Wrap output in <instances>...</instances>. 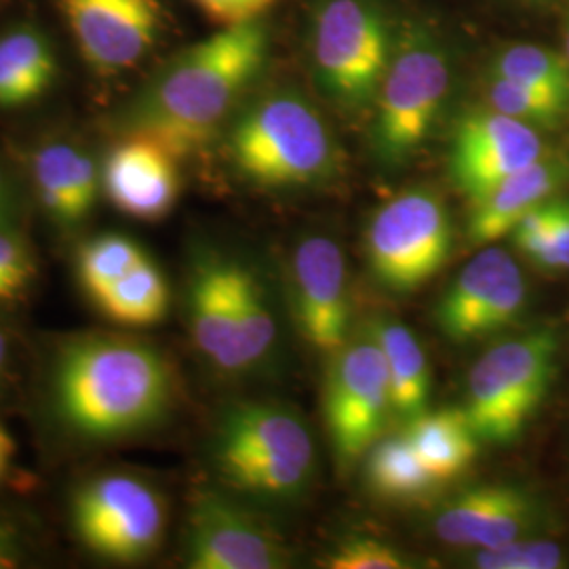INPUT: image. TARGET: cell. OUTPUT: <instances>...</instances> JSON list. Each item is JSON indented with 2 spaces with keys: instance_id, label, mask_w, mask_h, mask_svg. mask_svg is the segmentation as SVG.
Instances as JSON below:
<instances>
[{
  "instance_id": "1",
  "label": "cell",
  "mask_w": 569,
  "mask_h": 569,
  "mask_svg": "<svg viewBox=\"0 0 569 569\" xmlns=\"http://www.w3.org/2000/svg\"><path fill=\"white\" fill-rule=\"evenodd\" d=\"M268 34L260 21L224 26L159 70L114 114L119 136H142L178 159L218 133L244 89L262 72Z\"/></svg>"
},
{
  "instance_id": "2",
  "label": "cell",
  "mask_w": 569,
  "mask_h": 569,
  "mask_svg": "<svg viewBox=\"0 0 569 569\" xmlns=\"http://www.w3.org/2000/svg\"><path fill=\"white\" fill-rule=\"evenodd\" d=\"M176 399L167 357L142 340L84 333L61 345L51 401L61 427L82 441H119L159 427Z\"/></svg>"
},
{
  "instance_id": "3",
  "label": "cell",
  "mask_w": 569,
  "mask_h": 569,
  "mask_svg": "<svg viewBox=\"0 0 569 569\" xmlns=\"http://www.w3.org/2000/svg\"><path fill=\"white\" fill-rule=\"evenodd\" d=\"M216 462L226 481L266 500L305 491L315 470V443L302 418L272 401L228 407L216 430Z\"/></svg>"
},
{
  "instance_id": "4",
  "label": "cell",
  "mask_w": 569,
  "mask_h": 569,
  "mask_svg": "<svg viewBox=\"0 0 569 569\" xmlns=\"http://www.w3.org/2000/svg\"><path fill=\"white\" fill-rule=\"evenodd\" d=\"M230 157L247 180L266 188L321 182L336 167V146L321 114L298 93L251 103L230 131Z\"/></svg>"
},
{
  "instance_id": "5",
  "label": "cell",
  "mask_w": 569,
  "mask_h": 569,
  "mask_svg": "<svg viewBox=\"0 0 569 569\" xmlns=\"http://www.w3.org/2000/svg\"><path fill=\"white\" fill-rule=\"evenodd\" d=\"M559 340L531 331L489 348L468 373L467 413L481 443L507 446L528 425L557 371Z\"/></svg>"
},
{
  "instance_id": "6",
  "label": "cell",
  "mask_w": 569,
  "mask_h": 569,
  "mask_svg": "<svg viewBox=\"0 0 569 569\" xmlns=\"http://www.w3.org/2000/svg\"><path fill=\"white\" fill-rule=\"evenodd\" d=\"M70 519L84 549L112 563H140L161 549L167 507L140 477L103 472L74 491Z\"/></svg>"
},
{
  "instance_id": "7",
  "label": "cell",
  "mask_w": 569,
  "mask_h": 569,
  "mask_svg": "<svg viewBox=\"0 0 569 569\" xmlns=\"http://www.w3.org/2000/svg\"><path fill=\"white\" fill-rule=\"evenodd\" d=\"M449 66L427 32H409L399 42L378 91L373 143L380 161L403 163L427 142L446 103Z\"/></svg>"
},
{
  "instance_id": "8",
  "label": "cell",
  "mask_w": 569,
  "mask_h": 569,
  "mask_svg": "<svg viewBox=\"0 0 569 569\" xmlns=\"http://www.w3.org/2000/svg\"><path fill=\"white\" fill-rule=\"evenodd\" d=\"M453 228L446 203L430 190L388 201L367 228V264L388 291L411 293L448 264Z\"/></svg>"
},
{
  "instance_id": "9",
  "label": "cell",
  "mask_w": 569,
  "mask_h": 569,
  "mask_svg": "<svg viewBox=\"0 0 569 569\" xmlns=\"http://www.w3.org/2000/svg\"><path fill=\"white\" fill-rule=\"evenodd\" d=\"M392 53L387 21L366 0H329L315 18V68L336 102L359 108L378 98Z\"/></svg>"
},
{
  "instance_id": "10",
  "label": "cell",
  "mask_w": 569,
  "mask_h": 569,
  "mask_svg": "<svg viewBox=\"0 0 569 569\" xmlns=\"http://www.w3.org/2000/svg\"><path fill=\"white\" fill-rule=\"evenodd\" d=\"M329 359L327 430L336 458L350 465L380 441L392 413L387 361L371 326L357 336L350 333L348 342Z\"/></svg>"
},
{
  "instance_id": "11",
  "label": "cell",
  "mask_w": 569,
  "mask_h": 569,
  "mask_svg": "<svg viewBox=\"0 0 569 569\" xmlns=\"http://www.w3.org/2000/svg\"><path fill=\"white\" fill-rule=\"evenodd\" d=\"M528 300V283L509 251L489 247L451 281L437 306V326L451 342L481 340L512 326Z\"/></svg>"
},
{
  "instance_id": "12",
  "label": "cell",
  "mask_w": 569,
  "mask_h": 569,
  "mask_svg": "<svg viewBox=\"0 0 569 569\" xmlns=\"http://www.w3.org/2000/svg\"><path fill=\"white\" fill-rule=\"evenodd\" d=\"M87 61L100 74H121L148 56L161 32L159 0H56Z\"/></svg>"
},
{
  "instance_id": "13",
  "label": "cell",
  "mask_w": 569,
  "mask_h": 569,
  "mask_svg": "<svg viewBox=\"0 0 569 569\" xmlns=\"http://www.w3.org/2000/svg\"><path fill=\"white\" fill-rule=\"evenodd\" d=\"M291 305L298 329L317 352L333 357L350 338L345 253L329 237H306L291 260Z\"/></svg>"
},
{
  "instance_id": "14",
  "label": "cell",
  "mask_w": 569,
  "mask_h": 569,
  "mask_svg": "<svg viewBox=\"0 0 569 569\" xmlns=\"http://www.w3.org/2000/svg\"><path fill=\"white\" fill-rule=\"evenodd\" d=\"M289 563L283 542L232 500L204 491L192 505L186 533L188 568L279 569Z\"/></svg>"
},
{
  "instance_id": "15",
  "label": "cell",
  "mask_w": 569,
  "mask_h": 569,
  "mask_svg": "<svg viewBox=\"0 0 569 569\" xmlns=\"http://www.w3.org/2000/svg\"><path fill=\"white\" fill-rule=\"evenodd\" d=\"M538 159H542V142L533 127L491 108L470 112L458 124L449 173L472 203Z\"/></svg>"
},
{
  "instance_id": "16",
  "label": "cell",
  "mask_w": 569,
  "mask_h": 569,
  "mask_svg": "<svg viewBox=\"0 0 569 569\" xmlns=\"http://www.w3.org/2000/svg\"><path fill=\"white\" fill-rule=\"evenodd\" d=\"M180 159L142 136H121L102 164L103 194L121 213L159 222L180 197Z\"/></svg>"
},
{
  "instance_id": "17",
  "label": "cell",
  "mask_w": 569,
  "mask_h": 569,
  "mask_svg": "<svg viewBox=\"0 0 569 569\" xmlns=\"http://www.w3.org/2000/svg\"><path fill=\"white\" fill-rule=\"evenodd\" d=\"M230 262L220 253H203L188 284V326L194 346L222 373H243L249 366L237 317Z\"/></svg>"
},
{
  "instance_id": "18",
  "label": "cell",
  "mask_w": 569,
  "mask_h": 569,
  "mask_svg": "<svg viewBox=\"0 0 569 569\" xmlns=\"http://www.w3.org/2000/svg\"><path fill=\"white\" fill-rule=\"evenodd\" d=\"M533 505L510 486L472 488L453 498L435 517V533L451 547L493 549L528 536Z\"/></svg>"
},
{
  "instance_id": "19",
  "label": "cell",
  "mask_w": 569,
  "mask_h": 569,
  "mask_svg": "<svg viewBox=\"0 0 569 569\" xmlns=\"http://www.w3.org/2000/svg\"><path fill=\"white\" fill-rule=\"evenodd\" d=\"M32 180L47 218L61 232L79 230L102 192V169L79 143H42L32 157Z\"/></svg>"
},
{
  "instance_id": "20",
  "label": "cell",
  "mask_w": 569,
  "mask_h": 569,
  "mask_svg": "<svg viewBox=\"0 0 569 569\" xmlns=\"http://www.w3.org/2000/svg\"><path fill=\"white\" fill-rule=\"evenodd\" d=\"M566 178L568 167L561 161L538 159L493 186L488 194L472 201L468 241L477 247H488L505 239L536 204L549 201L550 194L566 182Z\"/></svg>"
},
{
  "instance_id": "21",
  "label": "cell",
  "mask_w": 569,
  "mask_h": 569,
  "mask_svg": "<svg viewBox=\"0 0 569 569\" xmlns=\"http://www.w3.org/2000/svg\"><path fill=\"white\" fill-rule=\"evenodd\" d=\"M58 70L56 47L41 26L21 21L0 32V110L39 102Z\"/></svg>"
},
{
  "instance_id": "22",
  "label": "cell",
  "mask_w": 569,
  "mask_h": 569,
  "mask_svg": "<svg viewBox=\"0 0 569 569\" xmlns=\"http://www.w3.org/2000/svg\"><path fill=\"white\" fill-rule=\"evenodd\" d=\"M406 435L437 483L462 475L481 446L462 407L425 411L407 425Z\"/></svg>"
},
{
  "instance_id": "23",
  "label": "cell",
  "mask_w": 569,
  "mask_h": 569,
  "mask_svg": "<svg viewBox=\"0 0 569 569\" xmlns=\"http://www.w3.org/2000/svg\"><path fill=\"white\" fill-rule=\"evenodd\" d=\"M371 327L387 361L392 413L409 425L428 411L430 367L427 352L413 331L399 321L382 319Z\"/></svg>"
},
{
  "instance_id": "24",
  "label": "cell",
  "mask_w": 569,
  "mask_h": 569,
  "mask_svg": "<svg viewBox=\"0 0 569 569\" xmlns=\"http://www.w3.org/2000/svg\"><path fill=\"white\" fill-rule=\"evenodd\" d=\"M96 302L119 326L152 327L161 323L169 310V284L163 270L146 258L110 284Z\"/></svg>"
},
{
  "instance_id": "25",
  "label": "cell",
  "mask_w": 569,
  "mask_h": 569,
  "mask_svg": "<svg viewBox=\"0 0 569 569\" xmlns=\"http://www.w3.org/2000/svg\"><path fill=\"white\" fill-rule=\"evenodd\" d=\"M366 475L371 489L390 500L422 498L437 483L407 435L376 441L367 451Z\"/></svg>"
},
{
  "instance_id": "26",
  "label": "cell",
  "mask_w": 569,
  "mask_h": 569,
  "mask_svg": "<svg viewBox=\"0 0 569 569\" xmlns=\"http://www.w3.org/2000/svg\"><path fill=\"white\" fill-rule=\"evenodd\" d=\"M230 281L249 366H260L277 345V321L272 308L256 274L237 260L230 262Z\"/></svg>"
},
{
  "instance_id": "27",
  "label": "cell",
  "mask_w": 569,
  "mask_h": 569,
  "mask_svg": "<svg viewBox=\"0 0 569 569\" xmlns=\"http://www.w3.org/2000/svg\"><path fill=\"white\" fill-rule=\"evenodd\" d=\"M146 251L133 239L108 232L82 244L77 272L82 289L98 300L110 284L117 283L131 268L146 260Z\"/></svg>"
},
{
  "instance_id": "28",
  "label": "cell",
  "mask_w": 569,
  "mask_h": 569,
  "mask_svg": "<svg viewBox=\"0 0 569 569\" xmlns=\"http://www.w3.org/2000/svg\"><path fill=\"white\" fill-rule=\"evenodd\" d=\"M491 74L569 100L568 56L540 44H512L496 60Z\"/></svg>"
},
{
  "instance_id": "29",
  "label": "cell",
  "mask_w": 569,
  "mask_h": 569,
  "mask_svg": "<svg viewBox=\"0 0 569 569\" xmlns=\"http://www.w3.org/2000/svg\"><path fill=\"white\" fill-rule=\"evenodd\" d=\"M488 100L493 110L528 124L549 127L559 121L568 110L569 100L563 96L531 89L528 84L493 77L488 84Z\"/></svg>"
},
{
  "instance_id": "30",
  "label": "cell",
  "mask_w": 569,
  "mask_h": 569,
  "mask_svg": "<svg viewBox=\"0 0 569 569\" xmlns=\"http://www.w3.org/2000/svg\"><path fill=\"white\" fill-rule=\"evenodd\" d=\"M566 550L552 540L517 538L493 549H479L472 563L481 569H559L566 568Z\"/></svg>"
},
{
  "instance_id": "31",
  "label": "cell",
  "mask_w": 569,
  "mask_h": 569,
  "mask_svg": "<svg viewBox=\"0 0 569 569\" xmlns=\"http://www.w3.org/2000/svg\"><path fill=\"white\" fill-rule=\"evenodd\" d=\"M37 274L28 243L13 228H0V305L16 302Z\"/></svg>"
},
{
  "instance_id": "32",
  "label": "cell",
  "mask_w": 569,
  "mask_h": 569,
  "mask_svg": "<svg viewBox=\"0 0 569 569\" xmlns=\"http://www.w3.org/2000/svg\"><path fill=\"white\" fill-rule=\"evenodd\" d=\"M329 569H406V557L378 538L355 536L327 555Z\"/></svg>"
},
{
  "instance_id": "33",
  "label": "cell",
  "mask_w": 569,
  "mask_h": 569,
  "mask_svg": "<svg viewBox=\"0 0 569 569\" xmlns=\"http://www.w3.org/2000/svg\"><path fill=\"white\" fill-rule=\"evenodd\" d=\"M550 222H552V199L536 204L510 232L517 249L533 264L538 262V258L547 244V239H549Z\"/></svg>"
},
{
  "instance_id": "34",
  "label": "cell",
  "mask_w": 569,
  "mask_h": 569,
  "mask_svg": "<svg viewBox=\"0 0 569 569\" xmlns=\"http://www.w3.org/2000/svg\"><path fill=\"white\" fill-rule=\"evenodd\" d=\"M536 266L542 270H569V201L552 199L549 239Z\"/></svg>"
},
{
  "instance_id": "35",
  "label": "cell",
  "mask_w": 569,
  "mask_h": 569,
  "mask_svg": "<svg viewBox=\"0 0 569 569\" xmlns=\"http://www.w3.org/2000/svg\"><path fill=\"white\" fill-rule=\"evenodd\" d=\"M277 0H194L209 20L218 21L220 28L258 21Z\"/></svg>"
},
{
  "instance_id": "36",
  "label": "cell",
  "mask_w": 569,
  "mask_h": 569,
  "mask_svg": "<svg viewBox=\"0 0 569 569\" xmlns=\"http://www.w3.org/2000/svg\"><path fill=\"white\" fill-rule=\"evenodd\" d=\"M21 545L18 531L0 521V569L16 568L20 563Z\"/></svg>"
},
{
  "instance_id": "37",
  "label": "cell",
  "mask_w": 569,
  "mask_h": 569,
  "mask_svg": "<svg viewBox=\"0 0 569 569\" xmlns=\"http://www.w3.org/2000/svg\"><path fill=\"white\" fill-rule=\"evenodd\" d=\"M13 188L4 173V169L0 167V228H11V218H13Z\"/></svg>"
},
{
  "instance_id": "38",
  "label": "cell",
  "mask_w": 569,
  "mask_h": 569,
  "mask_svg": "<svg viewBox=\"0 0 569 569\" xmlns=\"http://www.w3.org/2000/svg\"><path fill=\"white\" fill-rule=\"evenodd\" d=\"M16 453V441L13 437L7 432V428L0 425V479L7 472V468L11 465V458Z\"/></svg>"
},
{
  "instance_id": "39",
  "label": "cell",
  "mask_w": 569,
  "mask_h": 569,
  "mask_svg": "<svg viewBox=\"0 0 569 569\" xmlns=\"http://www.w3.org/2000/svg\"><path fill=\"white\" fill-rule=\"evenodd\" d=\"M7 361H9V340H7V336L0 331V376H2L4 367H7Z\"/></svg>"
},
{
  "instance_id": "40",
  "label": "cell",
  "mask_w": 569,
  "mask_h": 569,
  "mask_svg": "<svg viewBox=\"0 0 569 569\" xmlns=\"http://www.w3.org/2000/svg\"><path fill=\"white\" fill-rule=\"evenodd\" d=\"M566 56H568V60H569V21H568V30H566Z\"/></svg>"
}]
</instances>
